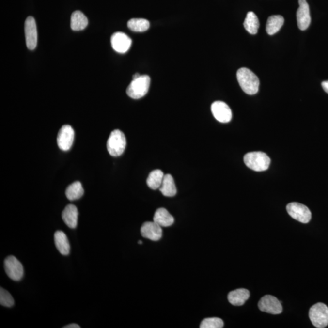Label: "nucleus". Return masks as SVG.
Listing matches in <instances>:
<instances>
[{"label": "nucleus", "instance_id": "obj_5", "mask_svg": "<svg viewBox=\"0 0 328 328\" xmlns=\"http://www.w3.org/2000/svg\"><path fill=\"white\" fill-rule=\"evenodd\" d=\"M309 317L316 328L327 327L328 325V306L323 303L315 304L310 308Z\"/></svg>", "mask_w": 328, "mask_h": 328}, {"label": "nucleus", "instance_id": "obj_17", "mask_svg": "<svg viewBox=\"0 0 328 328\" xmlns=\"http://www.w3.org/2000/svg\"><path fill=\"white\" fill-rule=\"evenodd\" d=\"M54 242L57 250L63 255H68L70 253V244L66 234L63 232L58 231L54 234Z\"/></svg>", "mask_w": 328, "mask_h": 328}, {"label": "nucleus", "instance_id": "obj_9", "mask_svg": "<svg viewBox=\"0 0 328 328\" xmlns=\"http://www.w3.org/2000/svg\"><path fill=\"white\" fill-rule=\"evenodd\" d=\"M74 129L69 125H64L61 128L57 136V144L60 149L68 151L73 144L74 140Z\"/></svg>", "mask_w": 328, "mask_h": 328}, {"label": "nucleus", "instance_id": "obj_2", "mask_svg": "<svg viewBox=\"0 0 328 328\" xmlns=\"http://www.w3.org/2000/svg\"><path fill=\"white\" fill-rule=\"evenodd\" d=\"M246 166L256 172L266 171L270 164V159L266 153L262 152L248 153L244 157Z\"/></svg>", "mask_w": 328, "mask_h": 328}, {"label": "nucleus", "instance_id": "obj_12", "mask_svg": "<svg viewBox=\"0 0 328 328\" xmlns=\"http://www.w3.org/2000/svg\"><path fill=\"white\" fill-rule=\"evenodd\" d=\"M211 111L218 121L221 123H227L231 121L232 113L231 109L226 103L216 101L212 104Z\"/></svg>", "mask_w": 328, "mask_h": 328}, {"label": "nucleus", "instance_id": "obj_20", "mask_svg": "<svg viewBox=\"0 0 328 328\" xmlns=\"http://www.w3.org/2000/svg\"><path fill=\"white\" fill-rule=\"evenodd\" d=\"M88 24L87 16L81 11H74L71 18V27L73 31H78L84 30Z\"/></svg>", "mask_w": 328, "mask_h": 328}, {"label": "nucleus", "instance_id": "obj_15", "mask_svg": "<svg viewBox=\"0 0 328 328\" xmlns=\"http://www.w3.org/2000/svg\"><path fill=\"white\" fill-rule=\"evenodd\" d=\"M78 210L73 204L67 205L62 212V219L67 226L71 229H75L78 226Z\"/></svg>", "mask_w": 328, "mask_h": 328}, {"label": "nucleus", "instance_id": "obj_23", "mask_svg": "<svg viewBox=\"0 0 328 328\" xmlns=\"http://www.w3.org/2000/svg\"><path fill=\"white\" fill-rule=\"evenodd\" d=\"M84 194L83 186L79 181L74 182L68 187L66 190L67 198L70 201L78 200Z\"/></svg>", "mask_w": 328, "mask_h": 328}, {"label": "nucleus", "instance_id": "obj_4", "mask_svg": "<svg viewBox=\"0 0 328 328\" xmlns=\"http://www.w3.org/2000/svg\"><path fill=\"white\" fill-rule=\"evenodd\" d=\"M126 141L125 135L121 130H115L110 134L107 141L108 152L112 156L117 157L125 151Z\"/></svg>", "mask_w": 328, "mask_h": 328}, {"label": "nucleus", "instance_id": "obj_24", "mask_svg": "<svg viewBox=\"0 0 328 328\" xmlns=\"http://www.w3.org/2000/svg\"><path fill=\"white\" fill-rule=\"evenodd\" d=\"M165 174L160 170H155L149 174L147 179L148 187L152 190H157L161 186Z\"/></svg>", "mask_w": 328, "mask_h": 328}, {"label": "nucleus", "instance_id": "obj_31", "mask_svg": "<svg viewBox=\"0 0 328 328\" xmlns=\"http://www.w3.org/2000/svg\"><path fill=\"white\" fill-rule=\"evenodd\" d=\"M138 243L140 244H142V241H139Z\"/></svg>", "mask_w": 328, "mask_h": 328}, {"label": "nucleus", "instance_id": "obj_6", "mask_svg": "<svg viewBox=\"0 0 328 328\" xmlns=\"http://www.w3.org/2000/svg\"><path fill=\"white\" fill-rule=\"evenodd\" d=\"M287 211L294 219L301 223H308L311 221V212L306 205L298 203H289L286 207Z\"/></svg>", "mask_w": 328, "mask_h": 328}, {"label": "nucleus", "instance_id": "obj_16", "mask_svg": "<svg viewBox=\"0 0 328 328\" xmlns=\"http://www.w3.org/2000/svg\"><path fill=\"white\" fill-rule=\"evenodd\" d=\"M250 293L248 289L241 288L231 291L228 294V300L232 305L239 306L243 305L250 298Z\"/></svg>", "mask_w": 328, "mask_h": 328}, {"label": "nucleus", "instance_id": "obj_22", "mask_svg": "<svg viewBox=\"0 0 328 328\" xmlns=\"http://www.w3.org/2000/svg\"><path fill=\"white\" fill-rule=\"evenodd\" d=\"M244 26L250 34L254 35L258 32L260 27L259 20L253 12H249L244 20Z\"/></svg>", "mask_w": 328, "mask_h": 328}, {"label": "nucleus", "instance_id": "obj_1", "mask_svg": "<svg viewBox=\"0 0 328 328\" xmlns=\"http://www.w3.org/2000/svg\"><path fill=\"white\" fill-rule=\"evenodd\" d=\"M241 89L249 95H254L259 90L260 80L252 71L246 68L239 69L236 73Z\"/></svg>", "mask_w": 328, "mask_h": 328}, {"label": "nucleus", "instance_id": "obj_29", "mask_svg": "<svg viewBox=\"0 0 328 328\" xmlns=\"http://www.w3.org/2000/svg\"><path fill=\"white\" fill-rule=\"evenodd\" d=\"M63 328H80V326L76 324V323H72V324L65 326Z\"/></svg>", "mask_w": 328, "mask_h": 328}, {"label": "nucleus", "instance_id": "obj_30", "mask_svg": "<svg viewBox=\"0 0 328 328\" xmlns=\"http://www.w3.org/2000/svg\"><path fill=\"white\" fill-rule=\"evenodd\" d=\"M141 76V75H140V74L139 73H136L135 74H134L133 76V80H135V79L140 78Z\"/></svg>", "mask_w": 328, "mask_h": 328}, {"label": "nucleus", "instance_id": "obj_21", "mask_svg": "<svg viewBox=\"0 0 328 328\" xmlns=\"http://www.w3.org/2000/svg\"><path fill=\"white\" fill-rule=\"evenodd\" d=\"M284 22V19L281 16H270L268 18L266 27L268 34L272 35L279 32L283 25Z\"/></svg>", "mask_w": 328, "mask_h": 328}, {"label": "nucleus", "instance_id": "obj_25", "mask_svg": "<svg viewBox=\"0 0 328 328\" xmlns=\"http://www.w3.org/2000/svg\"><path fill=\"white\" fill-rule=\"evenodd\" d=\"M128 27L134 32H142L150 28V22L146 19L132 18L128 21Z\"/></svg>", "mask_w": 328, "mask_h": 328}, {"label": "nucleus", "instance_id": "obj_26", "mask_svg": "<svg viewBox=\"0 0 328 328\" xmlns=\"http://www.w3.org/2000/svg\"><path fill=\"white\" fill-rule=\"evenodd\" d=\"M224 322L221 318L218 317L207 318L201 323V328H222Z\"/></svg>", "mask_w": 328, "mask_h": 328}, {"label": "nucleus", "instance_id": "obj_14", "mask_svg": "<svg viewBox=\"0 0 328 328\" xmlns=\"http://www.w3.org/2000/svg\"><path fill=\"white\" fill-rule=\"evenodd\" d=\"M141 233L143 238L156 241L162 238V227L154 221L146 222L141 227Z\"/></svg>", "mask_w": 328, "mask_h": 328}, {"label": "nucleus", "instance_id": "obj_11", "mask_svg": "<svg viewBox=\"0 0 328 328\" xmlns=\"http://www.w3.org/2000/svg\"><path fill=\"white\" fill-rule=\"evenodd\" d=\"M111 43L115 51L124 54L130 49L132 41L125 33L117 32L111 36Z\"/></svg>", "mask_w": 328, "mask_h": 328}, {"label": "nucleus", "instance_id": "obj_18", "mask_svg": "<svg viewBox=\"0 0 328 328\" xmlns=\"http://www.w3.org/2000/svg\"><path fill=\"white\" fill-rule=\"evenodd\" d=\"M153 221L162 227H167L173 225L174 219L173 216L164 208H160L156 211Z\"/></svg>", "mask_w": 328, "mask_h": 328}, {"label": "nucleus", "instance_id": "obj_7", "mask_svg": "<svg viewBox=\"0 0 328 328\" xmlns=\"http://www.w3.org/2000/svg\"><path fill=\"white\" fill-rule=\"evenodd\" d=\"M4 270L6 274L14 281H20L23 277L24 269L22 264L17 258L9 256L4 260Z\"/></svg>", "mask_w": 328, "mask_h": 328}, {"label": "nucleus", "instance_id": "obj_10", "mask_svg": "<svg viewBox=\"0 0 328 328\" xmlns=\"http://www.w3.org/2000/svg\"><path fill=\"white\" fill-rule=\"evenodd\" d=\"M26 44L30 50L35 49L37 45V30L34 18L28 16L25 24Z\"/></svg>", "mask_w": 328, "mask_h": 328}, {"label": "nucleus", "instance_id": "obj_3", "mask_svg": "<svg viewBox=\"0 0 328 328\" xmlns=\"http://www.w3.org/2000/svg\"><path fill=\"white\" fill-rule=\"evenodd\" d=\"M150 85V77L148 75H141L140 78L131 81L126 89V94L132 99H141L147 94Z\"/></svg>", "mask_w": 328, "mask_h": 328}, {"label": "nucleus", "instance_id": "obj_27", "mask_svg": "<svg viewBox=\"0 0 328 328\" xmlns=\"http://www.w3.org/2000/svg\"><path fill=\"white\" fill-rule=\"evenodd\" d=\"M0 304L5 307L11 308L14 305L13 296L8 291L3 288H0Z\"/></svg>", "mask_w": 328, "mask_h": 328}, {"label": "nucleus", "instance_id": "obj_19", "mask_svg": "<svg viewBox=\"0 0 328 328\" xmlns=\"http://www.w3.org/2000/svg\"><path fill=\"white\" fill-rule=\"evenodd\" d=\"M162 195L167 197H173L177 193L176 187L173 177L170 174H165L161 186L159 188Z\"/></svg>", "mask_w": 328, "mask_h": 328}, {"label": "nucleus", "instance_id": "obj_8", "mask_svg": "<svg viewBox=\"0 0 328 328\" xmlns=\"http://www.w3.org/2000/svg\"><path fill=\"white\" fill-rule=\"evenodd\" d=\"M258 308L263 312L278 315L282 311L281 303L274 296L267 295L263 297L258 303Z\"/></svg>", "mask_w": 328, "mask_h": 328}, {"label": "nucleus", "instance_id": "obj_13", "mask_svg": "<svg viewBox=\"0 0 328 328\" xmlns=\"http://www.w3.org/2000/svg\"><path fill=\"white\" fill-rule=\"evenodd\" d=\"M298 3L299 8L297 12V25L300 30L305 31L311 23L310 6L306 0H298Z\"/></svg>", "mask_w": 328, "mask_h": 328}, {"label": "nucleus", "instance_id": "obj_28", "mask_svg": "<svg viewBox=\"0 0 328 328\" xmlns=\"http://www.w3.org/2000/svg\"><path fill=\"white\" fill-rule=\"evenodd\" d=\"M322 86L325 92L328 94V81H323Z\"/></svg>", "mask_w": 328, "mask_h": 328}]
</instances>
